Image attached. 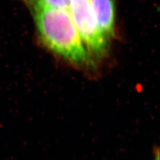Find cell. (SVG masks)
I'll use <instances>...</instances> for the list:
<instances>
[{"mask_svg": "<svg viewBox=\"0 0 160 160\" xmlns=\"http://www.w3.org/2000/svg\"><path fill=\"white\" fill-rule=\"evenodd\" d=\"M32 13L39 39L50 51L74 66L96 69L68 10L41 6H27Z\"/></svg>", "mask_w": 160, "mask_h": 160, "instance_id": "obj_1", "label": "cell"}, {"mask_svg": "<svg viewBox=\"0 0 160 160\" xmlns=\"http://www.w3.org/2000/svg\"><path fill=\"white\" fill-rule=\"evenodd\" d=\"M153 160H159V149L158 146H155L153 148Z\"/></svg>", "mask_w": 160, "mask_h": 160, "instance_id": "obj_5", "label": "cell"}, {"mask_svg": "<svg viewBox=\"0 0 160 160\" xmlns=\"http://www.w3.org/2000/svg\"><path fill=\"white\" fill-rule=\"evenodd\" d=\"M68 11L85 47L93 60L106 58L110 41L105 38L97 26L89 0H72Z\"/></svg>", "mask_w": 160, "mask_h": 160, "instance_id": "obj_2", "label": "cell"}, {"mask_svg": "<svg viewBox=\"0 0 160 160\" xmlns=\"http://www.w3.org/2000/svg\"><path fill=\"white\" fill-rule=\"evenodd\" d=\"M28 6H41L52 8L68 10L72 0H22Z\"/></svg>", "mask_w": 160, "mask_h": 160, "instance_id": "obj_4", "label": "cell"}, {"mask_svg": "<svg viewBox=\"0 0 160 160\" xmlns=\"http://www.w3.org/2000/svg\"><path fill=\"white\" fill-rule=\"evenodd\" d=\"M97 26L103 36L111 42L115 36L116 0H89Z\"/></svg>", "mask_w": 160, "mask_h": 160, "instance_id": "obj_3", "label": "cell"}]
</instances>
